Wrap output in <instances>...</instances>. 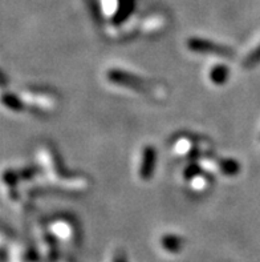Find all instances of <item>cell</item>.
I'll use <instances>...</instances> for the list:
<instances>
[{"label": "cell", "mask_w": 260, "mask_h": 262, "mask_svg": "<svg viewBox=\"0 0 260 262\" xmlns=\"http://www.w3.org/2000/svg\"><path fill=\"white\" fill-rule=\"evenodd\" d=\"M108 79L113 84L126 86V88H130V90L141 91V92H149V90H150L146 81H144L139 77L134 76L132 73L124 72V71L110 70L108 72Z\"/></svg>", "instance_id": "2"}, {"label": "cell", "mask_w": 260, "mask_h": 262, "mask_svg": "<svg viewBox=\"0 0 260 262\" xmlns=\"http://www.w3.org/2000/svg\"><path fill=\"white\" fill-rule=\"evenodd\" d=\"M3 180L7 185L13 186L20 180V176H19V173L13 172V170H7V172L3 174Z\"/></svg>", "instance_id": "8"}, {"label": "cell", "mask_w": 260, "mask_h": 262, "mask_svg": "<svg viewBox=\"0 0 260 262\" xmlns=\"http://www.w3.org/2000/svg\"><path fill=\"white\" fill-rule=\"evenodd\" d=\"M113 262H128V261H126V258L124 254H117V256H114Z\"/></svg>", "instance_id": "12"}, {"label": "cell", "mask_w": 260, "mask_h": 262, "mask_svg": "<svg viewBox=\"0 0 260 262\" xmlns=\"http://www.w3.org/2000/svg\"><path fill=\"white\" fill-rule=\"evenodd\" d=\"M0 100H2V104H3L6 108L13 111V112H20V111L24 110L23 101H21L20 97H17L16 95H13V93L6 92L4 95H2Z\"/></svg>", "instance_id": "5"}, {"label": "cell", "mask_w": 260, "mask_h": 262, "mask_svg": "<svg viewBox=\"0 0 260 262\" xmlns=\"http://www.w3.org/2000/svg\"><path fill=\"white\" fill-rule=\"evenodd\" d=\"M7 85H8V79H7L6 75L0 70V88H6Z\"/></svg>", "instance_id": "11"}, {"label": "cell", "mask_w": 260, "mask_h": 262, "mask_svg": "<svg viewBox=\"0 0 260 262\" xmlns=\"http://www.w3.org/2000/svg\"><path fill=\"white\" fill-rule=\"evenodd\" d=\"M155 163H157V152L152 145H148L142 153L141 168H139V177L144 181L152 179L155 169Z\"/></svg>", "instance_id": "3"}, {"label": "cell", "mask_w": 260, "mask_h": 262, "mask_svg": "<svg viewBox=\"0 0 260 262\" xmlns=\"http://www.w3.org/2000/svg\"><path fill=\"white\" fill-rule=\"evenodd\" d=\"M187 48L191 52L203 53V55H215V56L231 57L234 55L232 50L228 47L221 46V44L208 41L206 39H199V37H191L187 40Z\"/></svg>", "instance_id": "1"}, {"label": "cell", "mask_w": 260, "mask_h": 262, "mask_svg": "<svg viewBox=\"0 0 260 262\" xmlns=\"http://www.w3.org/2000/svg\"><path fill=\"white\" fill-rule=\"evenodd\" d=\"M203 165L204 166H214L212 169H218L221 173L226 174V176H235L237 173H239L241 170V166L239 164L235 161V160H231V159H224L221 160V161H218L217 164H214V161H203Z\"/></svg>", "instance_id": "4"}, {"label": "cell", "mask_w": 260, "mask_h": 262, "mask_svg": "<svg viewBox=\"0 0 260 262\" xmlns=\"http://www.w3.org/2000/svg\"><path fill=\"white\" fill-rule=\"evenodd\" d=\"M162 246H163L168 252H178V250L181 249L182 239L177 236L169 234V236H165L162 238Z\"/></svg>", "instance_id": "7"}, {"label": "cell", "mask_w": 260, "mask_h": 262, "mask_svg": "<svg viewBox=\"0 0 260 262\" xmlns=\"http://www.w3.org/2000/svg\"><path fill=\"white\" fill-rule=\"evenodd\" d=\"M199 173V169H198V166L195 165H191L188 166L187 169H186V172H184V176H186V179L190 180V179H194L195 174H198Z\"/></svg>", "instance_id": "10"}, {"label": "cell", "mask_w": 260, "mask_h": 262, "mask_svg": "<svg viewBox=\"0 0 260 262\" xmlns=\"http://www.w3.org/2000/svg\"><path fill=\"white\" fill-rule=\"evenodd\" d=\"M228 79V68L226 66H218L210 72V80L217 85H222Z\"/></svg>", "instance_id": "6"}, {"label": "cell", "mask_w": 260, "mask_h": 262, "mask_svg": "<svg viewBox=\"0 0 260 262\" xmlns=\"http://www.w3.org/2000/svg\"><path fill=\"white\" fill-rule=\"evenodd\" d=\"M260 61V47L257 48L256 51H254V52L251 53L250 56L246 59V61H244V66L246 67H252L254 64L259 63Z\"/></svg>", "instance_id": "9"}]
</instances>
